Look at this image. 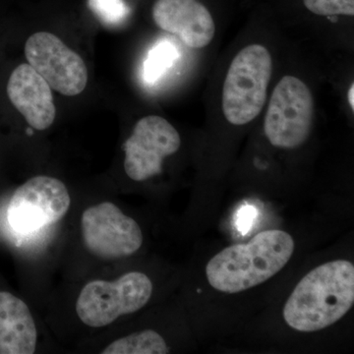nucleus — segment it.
Wrapping results in <instances>:
<instances>
[{
  "mask_svg": "<svg viewBox=\"0 0 354 354\" xmlns=\"http://www.w3.org/2000/svg\"><path fill=\"white\" fill-rule=\"evenodd\" d=\"M354 304V266L335 260L318 266L295 286L283 308L291 329L313 333L334 325Z\"/></svg>",
  "mask_w": 354,
  "mask_h": 354,
  "instance_id": "f257e3e1",
  "label": "nucleus"
},
{
  "mask_svg": "<svg viewBox=\"0 0 354 354\" xmlns=\"http://www.w3.org/2000/svg\"><path fill=\"white\" fill-rule=\"evenodd\" d=\"M295 248L292 236L283 230L260 232L248 243L227 247L214 256L207 264V279L221 292L250 290L283 270Z\"/></svg>",
  "mask_w": 354,
  "mask_h": 354,
  "instance_id": "f03ea898",
  "label": "nucleus"
},
{
  "mask_svg": "<svg viewBox=\"0 0 354 354\" xmlns=\"http://www.w3.org/2000/svg\"><path fill=\"white\" fill-rule=\"evenodd\" d=\"M272 72V57L265 46L251 44L237 53L223 88V111L228 122L244 125L259 115Z\"/></svg>",
  "mask_w": 354,
  "mask_h": 354,
  "instance_id": "7ed1b4c3",
  "label": "nucleus"
},
{
  "mask_svg": "<svg viewBox=\"0 0 354 354\" xmlns=\"http://www.w3.org/2000/svg\"><path fill=\"white\" fill-rule=\"evenodd\" d=\"M152 293V281L141 272H127L114 281L97 279L81 290L77 315L88 327H104L143 308Z\"/></svg>",
  "mask_w": 354,
  "mask_h": 354,
  "instance_id": "20e7f679",
  "label": "nucleus"
},
{
  "mask_svg": "<svg viewBox=\"0 0 354 354\" xmlns=\"http://www.w3.org/2000/svg\"><path fill=\"white\" fill-rule=\"evenodd\" d=\"M313 115V97L306 84L297 77H283L266 113V136L277 148H298L308 139Z\"/></svg>",
  "mask_w": 354,
  "mask_h": 354,
  "instance_id": "39448f33",
  "label": "nucleus"
},
{
  "mask_svg": "<svg viewBox=\"0 0 354 354\" xmlns=\"http://www.w3.org/2000/svg\"><path fill=\"white\" fill-rule=\"evenodd\" d=\"M71 198L65 184L55 177H32L16 189L7 209L9 225L15 232L30 234L62 220Z\"/></svg>",
  "mask_w": 354,
  "mask_h": 354,
  "instance_id": "423d86ee",
  "label": "nucleus"
},
{
  "mask_svg": "<svg viewBox=\"0 0 354 354\" xmlns=\"http://www.w3.org/2000/svg\"><path fill=\"white\" fill-rule=\"evenodd\" d=\"M81 228L88 250L102 259L127 257L136 253L143 244V234L137 221L124 215L111 202L86 209Z\"/></svg>",
  "mask_w": 354,
  "mask_h": 354,
  "instance_id": "0eeeda50",
  "label": "nucleus"
},
{
  "mask_svg": "<svg viewBox=\"0 0 354 354\" xmlns=\"http://www.w3.org/2000/svg\"><path fill=\"white\" fill-rule=\"evenodd\" d=\"M28 64L51 88L62 95L81 94L88 83V69L82 57L51 32H39L25 44Z\"/></svg>",
  "mask_w": 354,
  "mask_h": 354,
  "instance_id": "6e6552de",
  "label": "nucleus"
},
{
  "mask_svg": "<svg viewBox=\"0 0 354 354\" xmlns=\"http://www.w3.org/2000/svg\"><path fill=\"white\" fill-rule=\"evenodd\" d=\"M180 144L178 132L164 118H142L123 145L125 172L134 181L147 180L160 174L165 158L176 153Z\"/></svg>",
  "mask_w": 354,
  "mask_h": 354,
  "instance_id": "1a4fd4ad",
  "label": "nucleus"
},
{
  "mask_svg": "<svg viewBox=\"0 0 354 354\" xmlns=\"http://www.w3.org/2000/svg\"><path fill=\"white\" fill-rule=\"evenodd\" d=\"M153 18L158 28L176 35L191 48H205L215 36L213 17L198 0H157Z\"/></svg>",
  "mask_w": 354,
  "mask_h": 354,
  "instance_id": "9d476101",
  "label": "nucleus"
},
{
  "mask_svg": "<svg viewBox=\"0 0 354 354\" xmlns=\"http://www.w3.org/2000/svg\"><path fill=\"white\" fill-rule=\"evenodd\" d=\"M6 94L30 127L36 130L51 127L57 115L51 88L31 65H18L11 72Z\"/></svg>",
  "mask_w": 354,
  "mask_h": 354,
  "instance_id": "9b49d317",
  "label": "nucleus"
},
{
  "mask_svg": "<svg viewBox=\"0 0 354 354\" xmlns=\"http://www.w3.org/2000/svg\"><path fill=\"white\" fill-rule=\"evenodd\" d=\"M36 324L29 307L12 293L0 292V354L36 351Z\"/></svg>",
  "mask_w": 354,
  "mask_h": 354,
  "instance_id": "f8f14e48",
  "label": "nucleus"
},
{
  "mask_svg": "<svg viewBox=\"0 0 354 354\" xmlns=\"http://www.w3.org/2000/svg\"><path fill=\"white\" fill-rule=\"evenodd\" d=\"M169 349L164 337L153 330H141L109 344L102 354H165Z\"/></svg>",
  "mask_w": 354,
  "mask_h": 354,
  "instance_id": "ddd939ff",
  "label": "nucleus"
},
{
  "mask_svg": "<svg viewBox=\"0 0 354 354\" xmlns=\"http://www.w3.org/2000/svg\"><path fill=\"white\" fill-rule=\"evenodd\" d=\"M179 53L176 44L169 39L158 41L151 48L143 65V79L149 85H153L162 78L178 59Z\"/></svg>",
  "mask_w": 354,
  "mask_h": 354,
  "instance_id": "4468645a",
  "label": "nucleus"
},
{
  "mask_svg": "<svg viewBox=\"0 0 354 354\" xmlns=\"http://www.w3.org/2000/svg\"><path fill=\"white\" fill-rule=\"evenodd\" d=\"M88 6L102 24L120 25L129 15L124 0H88Z\"/></svg>",
  "mask_w": 354,
  "mask_h": 354,
  "instance_id": "2eb2a0df",
  "label": "nucleus"
},
{
  "mask_svg": "<svg viewBox=\"0 0 354 354\" xmlns=\"http://www.w3.org/2000/svg\"><path fill=\"white\" fill-rule=\"evenodd\" d=\"M304 3L316 15H354V0H304Z\"/></svg>",
  "mask_w": 354,
  "mask_h": 354,
  "instance_id": "dca6fc26",
  "label": "nucleus"
},
{
  "mask_svg": "<svg viewBox=\"0 0 354 354\" xmlns=\"http://www.w3.org/2000/svg\"><path fill=\"white\" fill-rule=\"evenodd\" d=\"M348 102L351 104L353 111L354 109V83L351 84V88L348 90Z\"/></svg>",
  "mask_w": 354,
  "mask_h": 354,
  "instance_id": "f3484780",
  "label": "nucleus"
}]
</instances>
